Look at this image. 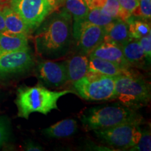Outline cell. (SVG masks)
Wrapping results in <instances>:
<instances>
[{"label":"cell","instance_id":"obj_26","mask_svg":"<svg viewBox=\"0 0 151 151\" xmlns=\"http://www.w3.org/2000/svg\"><path fill=\"white\" fill-rule=\"evenodd\" d=\"M141 47L144 51L146 59L150 61L151 56V33L139 39Z\"/></svg>","mask_w":151,"mask_h":151},{"label":"cell","instance_id":"obj_25","mask_svg":"<svg viewBox=\"0 0 151 151\" xmlns=\"http://www.w3.org/2000/svg\"><path fill=\"white\" fill-rule=\"evenodd\" d=\"M122 10L129 16L139 5V0H118Z\"/></svg>","mask_w":151,"mask_h":151},{"label":"cell","instance_id":"obj_29","mask_svg":"<svg viewBox=\"0 0 151 151\" xmlns=\"http://www.w3.org/2000/svg\"><path fill=\"white\" fill-rule=\"evenodd\" d=\"M6 31V25L4 21V17L2 7H0V32Z\"/></svg>","mask_w":151,"mask_h":151},{"label":"cell","instance_id":"obj_27","mask_svg":"<svg viewBox=\"0 0 151 151\" xmlns=\"http://www.w3.org/2000/svg\"><path fill=\"white\" fill-rule=\"evenodd\" d=\"M9 135V125L4 117H0V148L6 141Z\"/></svg>","mask_w":151,"mask_h":151},{"label":"cell","instance_id":"obj_11","mask_svg":"<svg viewBox=\"0 0 151 151\" xmlns=\"http://www.w3.org/2000/svg\"><path fill=\"white\" fill-rule=\"evenodd\" d=\"M90 55L108 60L127 69L129 65L124 58L121 46L110 41H103L90 52Z\"/></svg>","mask_w":151,"mask_h":151},{"label":"cell","instance_id":"obj_10","mask_svg":"<svg viewBox=\"0 0 151 151\" xmlns=\"http://www.w3.org/2000/svg\"><path fill=\"white\" fill-rule=\"evenodd\" d=\"M38 74L45 83L50 86H60L68 81L67 68L64 62H41L38 67Z\"/></svg>","mask_w":151,"mask_h":151},{"label":"cell","instance_id":"obj_28","mask_svg":"<svg viewBox=\"0 0 151 151\" xmlns=\"http://www.w3.org/2000/svg\"><path fill=\"white\" fill-rule=\"evenodd\" d=\"M25 150L28 151H41L43 150V148L33 141H29L26 145Z\"/></svg>","mask_w":151,"mask_h":151},{"label":"cell","instance_id":"obj_9","mask_svg":"<svg viewBox=\"0 0 151 151\" xmlns=\"http://www.w3.org/2000/svg\"><path fill=\"white\" fill-rule=\"evenodd\" d=\"M33 64L29 49L10 51L0 50V75L24 72Z\"/></svg>","mask_w":151,"mask_h":151},{"label":"cell","instance_id":"obj_3","mask_svg":"<svg viewBox=\"0 0 151 151\" xmlns=\"http://www.w3.org/2000/svg\"><path fill=\"white\" fill-rule=\"evenodd\" d=\"M81 121L88 129L110 128L127 122H139L142 118L132 109L120 105L90 109L82 116Z\"/></svg>","mask_w":151,"mask_h":151},{"label":"cell","instance_id":"obj_16","mask_svg":"<svg viewBox=\"0 0 151 151\" xmlns=\"http://www.w3.org/2000/svg\"><path fill=\"white\" fill-rule=\"evenodd\" d=\"M2 11L6 31L11 33L22 34L28 36L32 29L16 11L8 6H3Z\"/></svg>","mask_w":151,"mask_h":151},{"label":"cell","instance_id":"obj_24","mask_svg":"<svg viewBox=\"0 0 151 151\" xmlns=\"http://www.w3.org/2000/svg\"><path fill=\"white\" fill-rule=\"evenodd\" d=\"M129 150L132 151H150L151 137L150 132L148 130L142 132L140 139L135 146L132 147Z\"/></svg>","mask_w":151,"mask_h":151},{"label":"cell","instance_id":"obj_23","mask_svg":"<svg viewBox=\"0 0 151 151\" xmlns=\"http://www.w3.org/2000/svg\"><path fill=\"white\" fill-rule=\"evenodd\" d=\"M132 16L144 20H150L151 0H139V5Z\"/></svg>","mask_w":151,"mask_h":151},{"label":"cell","instance_id":"obj_22","mask_svg":"<svg viewBox=\"0 0 151 151\" xmlns=\"http://www.w3.org/2000/svg\"><path fill=\"white\" fill-rule=\"evenodd\" d=\"M114 20L116 19L113 18L101 9L97 8L90 9L88 16L86 17V20H88L90 23L102 27H105Z\"/></svg>","mask_w":151,"mask_h":151},{"label":"cell","instance_id":"obj_15","mask_svg":"<svg viewBox=\"0 0 151 151\" xmlns=\"http://www.w3.org/2000/svg\"><path fill=\"white\" fill-rule=\"evenodd\" d=\"M88 8L101 9L114 19H120L124 22L130 17L122 10L118 0H85Z\"/></svg>","mask_w":151,"mask_h":151},{"label":"cell","instance_id":"obj_6","mask_svg":"<svg viewBox=\"0 0 151 151\" xmlns=\"http://www.w3.org/2000/svg\"><path fill=\"white\" fill-rule=\"evenodd\" d=\"M139 122H127L110 128L94 130L99 139L111 146L118 148H131L139 142L141 129Z\"/></svg>","mask_w":151,"mask_h":151},{"label":"cell","instance_id":"obj_19","mask_svg":"<svg viewBox=\"0 0 151 151\" xmlns=\"http://www.w3.org/2000/svg\"><path fill=\"white\" fill-rule=\"evenodd\" d=\"M124 57L129 65H139L146 59L139 39H130L121 46Z\"/></svg>","mask_w":151,"mask_h":151},{"label":"cell","instance_id":"obj_21","mask_svg":"<svg viewBox=\"0 0 151 151\" xmlns=\"http://www.w3.org/2000/svg\"><path fill=\"white\" fill-rule=\"evenodd\" d=\"M65 9L74 22L86 20L89 12V8L85 0H65Z\"/></svg>","mask_w":151,"mask_h":151},{"label":"cell","instance_id":"obj_7","mask_svg":"<svg viewBox=\"0 0 151 151\" xmlns=\"http://www.w3.org/2000/svg\"><path fill=\"white\" fill-rule=\"evenodd\" d=\"M10 5L31 29L39 27L52 10L47 0H11Z\"/></svg>","mask_w":151,"mask_h":151},{"label":"cell","instance_id":"obj_17","mask_svg":"<svg viewBox=\"0 0 151 151\" xmlns=\"http://www.w3.org/2000/svg\"><path fill=\"white\" fill-rule=\"evenodd\" d=\"M77 130V122L73 119H65L42 130L47 137L61 139L71 137Z\"/></svg>","mask_w":151,"mask_h":151},{"label":"cell","instance_id":"obj_18","mask_svg":"<svg viewBox=\"0 0 151 151\" xmlns=\"http://www.w3.org/2000/svg\"><path fill=\"white\" fill-rule=\"evenodd\" d=\"M29 49L27 36L14 34L8 31L0 32V50H20Z\"/></svg>","mask_w":151,"mask_h":151},{"label":"cell","instance_id":"obj_20","mask_svg":"<svg viewBox=\"0 0 151 151\" xmlns=\"http://www.w3.org/2000/svg\"><path fill=\"white\" fill-rule=\"evenodd\" d=\"M126 22L128 24L129 34L132 39H139L151 33L150 25L146 20L131 16Z\"/></svg>","mask_w":151,"mask_h":151},{"label":"cell","instance_id":"obj_14","mask_svg":"<svg viewBox=\"0 0 151 151\" xmlns=\"http://www.w3.org/2000/svg\"><path fill=\"white\" fill-rule=\"evenodd\" d=\"M65 65L68 81L73 83L80 80L89 71V58L84 55L73 56Z\"/></svg>","mask_w":151,"mask_h":151},{"label":"cell","instance_id":"obj_13","mask_svg":"<svg viewBox=\"0 0 151 151\" xmlns=\"http://www.w3.org/2000/svg\"><path fill=\"white\" fill-rule=\"evenodd\" d=\"M89 71L116 77L127 72L128 69L112 62L90 55Z\"/></svg>","mask_w":151,"mask_h":151},{"label":"cell","instance_id":"obj_4","mask_svg":"<svg viewBox=\"0 0 151 151\" xmlns=\"http://www.w3.org/2000/svg\"><path fill=\"white\" fill-rule=\"evenodd\" d=\"M116 99L129 108H138L148 104L150 99V87L141 78L129 71L115 77Z\"/></svg>","mask_w":151,"mask_h":151},{"label":"cell","instance_id":"obj_2","mask_svg":"<svg viewBox=\"0 0 151 151\" xmlns=\"http://www.w3.org/2000/svg\"><path fill=\"white\" fill-rule=\"evenodd\" d=\"M69 93H71V91H51L39 85L20 87L17 90L15 101L18 108V116L28 119L32 113L47 115L54 109L58 110V101L62 96Z\"/></svg>","mask_w":151,"mask_h":151},{"label":"cell","instance_id":"obj_5","mask_svg":"<svg viewBox=\"0 0 151 151\" xmlns=\"http://www.w3.org/2000/svg\"><path fill=\"white\" fill-rule=\"evenodd\" d=\"M77 93L88 101H103L116 99L115 77L92 71L73 83Z\"/></svg>","mask_w":151,"mask_h":151},{"label":"cell","instance_id":"obj_12","mask_svg":"<svg viewBox=\"0 0 151 151\" xmlns=\"http://www.w3.org/2000/svg\"><path fill=\"white\" fill-rule=\"evenodd\" d=\"M105 35L104 40L116 43L121 46L130 38L128 24L120 19H116L104 27Z\"/></svg>","mask_w":151,"mask_h":151},{"label":"cell","instance_id":"obj_8","mask_svg":"<svg viewBox=\"0 0 151 151\" xmlns=\"http://www.w3.org/2000/svg\"><path fill=\"white\" fill-rule=\"evenodd\" d=\"M104 35V27L90 23L86 19L74 22L73 37L77 40L79 48L86 53L90 54L102 42Z\"/></svg>","mask_w":151,"mask_h":151},{"label":"cell","instance_id":"obj_1","mask_svg":"<svg viewBox=\"0 0 151 151\" xmlns=\"http://www.w3.org/2000/svg\"><path fill=\"white\" fill-rule=\"evenodd\" d=\"M71 24V16L66 9L52 16L35 36L37 52L53 55L65 50L70 39Z\"/></svg>","mask_w":151,"mask_h":151},{"label":"cell","instance_id":"obj_30","mask_svg":"<svg viewBox=\"0 0 151 151\" xmlns=\"http://www.w3.org/2000/svg\"><path fill=\"white\" fill-rule=\"evenodd\" d=\"M48 1V3L50 4V5L51 6L52 9H53L55 7H56L57 4H58V1L57 0H47Z\"/></svg>","mask_w":151,"mask_h":151}]
</instances>
